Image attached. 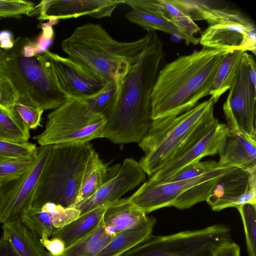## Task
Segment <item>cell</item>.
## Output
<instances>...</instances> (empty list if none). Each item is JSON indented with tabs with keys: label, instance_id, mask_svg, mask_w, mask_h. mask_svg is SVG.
Masks as SVG:
<instances>
[{
	"label": "cell",
	"instance_id": "cell-19",
	"mask_svg": "<svg viewBox=\"0 0 256 256\" xmlns=\"http://www.w3.org/2000/svg\"><path fill=\"white\" fill-rule=\"evenodd\" d=\"M156 222L153 216L140 224L116 233L95 256H121L152 235Z\"/></svg>",
	"mask_w": 256,
	"mask_h": 256
},
{
	"label": "cell",
	"instance_id": "cell-34",
	"mask_svg": "<svg viewBox=\"0 0 256 256\" xmlns=\"http://www.w3.org/2000/svg\"><path fill=\"white\" fill-rule=\"evenodd\" d=\"M223 167L226 166H220L218 162L216 160L198 162L185 167L165 182L181 181L193 178Z\"/></svg>",
	"mask_w": 256,
	"mask_h": 256
},
{
	"label": "cell",
	"instance_id": "cell-41",
	"mask_svg": "<svg viewBox=\"0 0 256 256\" xmlns=\"http://www.w3.org/2000/svg\"><path fill=\"white\" fill-rule=\"evenodd\" d=\"M212 256H241L240 248L232 240L220 246Z\"/></svg>",
	"mask_w": 256,
	"mask_h": 256
},
{
	"label": "cell",
	"instance_id": "cell-18",
	"mask_svg": "<svg viewBox=\"0 0 256 256\" xmlns=\"http://www.w3.org/2000/svg\"><path fill=\"white\" fill-rule=\"evenodd\" d=\"M222 166L236 167L245 170L256 168V141L240 134H230L218 154Z\"/></svg>",
	"mask_w": 256,
	"mask_h": 256
},
{
	"label": "cell",
	"instance_id": "cell-3",
	"mask_svg": "<svg viewBox=\"0 0 256 256\" xmlns=\"http://www.w3.org/2000/svg\"><path fill=\"white\" fill-rule=\"evenodd\" d=\"M148 38L132 42L114 39L100 24L78 26L61 46L68 57L90 73L120 86L139 60Z\"/></svg>",
	"mask_w": 256,
	"mask_h": 256
},
{
	"label": "cell",
	"instance_id": "cell-37",
	"mask_svg": "<svg viewBox=\"0 0 256 256\" xmlns=\"http://www.w3.org/2000/svg\"><path fill=\"white\" fill-rule=\"evenodd\" d=\"M33 2L25 0H0V18L29 15L34 11Z\"/></svg>",
	"mask_w": 256,
	"mask_h": 256
},
{
	"label": "cell",
	"instance_id": "cell-4",
	"mask_svg": "<svg viewBox=\"0 0 256 256\" xmlns=\"http://www.w3.org/2000/svg\"><path fill=\"white\" fill-rule=\"evenodd\" d=\"M100 160L90 142L52 145L32 206L52 202L72 207L84 180Z\"/></svg>",
	"mask_w": 256,
	"mask_h": 256
},
{
	"label": "cell",
	"instance_id": "cell-8",
	"mask_svg": "<svg viewBox=\"0 0 256 256\" xmlns=\"http://www.w3.org/2000/svg\"><path fill=\"white\" fill-rule=\"evenodd\" d=\"M66 98L48 114L44 130L34 137L38 143L42 146L104 138L106 118L96 112L86 98Z\"/></svg>",
	"mask_w": 256,
	"mask_h": 256
},
{
	"label": "cell",
	"instance_id": "cell-33",
	"mask_svg": "<svg viewBox=\"0 0 256 256\" xmlns=\"http://www.w3.org/2000/svg\"><path fill=\"white\" fill-rule=\"evenodd\" d=\"M12 110L20 116L29 129H36L42 126V116L44 110L30 100L18 96Z\"/></svg>",
	"mask_w": 256,
	"mask_h": 256
},
{
	"label": "cell",
	"instance_id": "cell-10",
	"mask_svg": "<svg viewBox=\"0 0 256 256\" xmlns=\"http://www.w3.org/2000/svg\"><path fill=\"white\" fill-rule=\"evenodd\" d=\"M52 145L38 148L30 166L17 178L0 185V223L21 220L32 206Z\"/></svg>",
	"mask_w": 256,
	"mask_h": 256
},
{
	"label": "cell",
	"instance_id": "cell-43",
	"mask_svg": "<svg viewBox=\"0 0 256 256\" xmlns=\"http://www.w3.org/2000/svg\"><path fill=\"white\" fill-rule=\"evenodd\" d=\"M249 74L251 82L256 86V64L252 56L248 54Z\"/></svg>",
	"mask_w": 256,
	"mask_h": 256
},
{
	"label": "cell",
	"instance_id": "cell-12",
	"mask_svg": "<svg viewBox=\"0 0 256 256\" xmlns=\"http://www.w3.org/2000/svg\"><path fill=\"white\" fill-rule=\"evenodd\" d=\"M44 64L54 83L66 98H86L96 96L108 82L90 73L68 57L46 50Z\"/></svg>",
	"mask_w": 256,
	"mask_h": 256
},
{
	"label": "cell",
	"instance_id": "cell-35",
	"mask_svg": "<svg viewBox=\"0 0 256 256\" xmlns=\"http://www.w3.org/2000/svg\"><path fill=\"white\" fill-rule=\"evenodd\" d=\"M41 206L50 215L56 230L71 222L80 216V212L73 207L64 208L52 202L46 203Z\"/></svg>",
	"mask_w": 256,
	"mask_h": 256
},
{
	"label": "cell",
	"instance_id": "cell-24",
	"mask_svg": "<svg viewBox=\"0 0 256 256\" xmlns=\"http://www.w3.org/2000/svg\"><path fill=\"white\" fill-rule=\"evenodd\" d=\"M244 52L241 50L230 51L222 60L209 93L214 104L232 86Z\"/></svg>",
	"mask_w": 256,
	"mask_h": 256
},
{
	"label": "cell",
	"instance_id": "cell-9",
	"mask_svg": "<svg viewBox=\"0 0 256 256\" xmlns=\"http://www.w3.org/2000/svg\"><path fill=\"white\" fill-rule=\"evenodd\" d=\"M232 240L230 226L218 224L169 235H151L121 256H212Z\"/></svg>",
	"mask_w": 256,
	"mask_h": 256
},
{
	"label": "cell",
	"instance_id": "cell-38",
	"mask_svg": "<svg viewBox=\"0 0 256 256\" xmlns=\"http://www.w3.org/2000/svg\"><path fill=\"white\" fill-rule=\"evenodd\" d=\"M124 4L132 9L140 10L160 16L172 23L161 0H124Z\"/></svg>",
	"mask_w": 256,
	"mask_h": 256
},
{
	"label": "cell",
	"instance_id": "cell-39",
	"mask_svg": "<svg viewBox=\"0 0 256 256\" xmlns=\"http://www.w3.org/2000/svg\"><path fill=\"white\" fill-rule=\"evenodd\" d=\"M18 94L10 82L0 76V108L12 112Z\"/></svg>",
	"mask_w": 256,
	"mask_h": 256
},
{
	"label": "cell",
	"instance_id": "cell-11",
	"mask_svg": "<svg viewBox=\"0 0 256 256\" xmlns=\"http://www.w3.org/2000/svg\"><path fill=\"white\" fill-rule=\"evenodd\" d=\"M248 54L244 52L223 111L230 134L256 141V86L249 74Z\"/></svg>",
	"mask_w": 256,
	"mask_h": 256
},
{
	"label": "cell",
	"instance_id": "cell-23",
	"mask_svg": "<svg viewBox=\"0 0 256 256\" xmlns=\"http://www.w3.org/2000/svg\"><path fill=\"white\" fill-rule=\"evenodd\" d=\"M112 237L106 232L102 217L92 230L66 247L62 254L54 256L46 251L44 256H95L109 242Z\"/></svg>",
	"mask_w": 256,
	"mask_h": 256
},
{
	"label": "cell",
	"instance_id": "cell-42",
	"mask_svg": "<svg viewBox=\"0 0 256 256\" xmlns=\"http://www.w3.org/2000/svg\"><path fill=\"white\" fill-rule=\"evenodd\" d=\"M0 256H21L9 240L1 236L0 238Z\"/></svg>",
	"mask_w": 256,
	"mask_h": 256
},
{
	"label": "cell",
	"instance_id": "cell-27",
	"mask_svg": "<svg viewBox=\"0 0 256 256\" xmlns=\"http://www.w3.org/2000/svg\"><path fill=\"white\" fill-rule=\"evenodd\" d=\"M100 160L84 180L78 194L76 203L87 199L117 173L120 164L110 166Z\"/></svg>",
	"mask_w": 256,
	"mask_h": 256
},
{
	"label": "cell",
	"instance_id": "cell-21",
	"mask_svg": "<svg viewBox=\"0 0 256 256\" xmlns=\"http://www.w3.org/2000/svg\"><path fill=\"white\" fill-rule=\"evenodd\" d=\"M2 236L12 244L21 256H44L46 250L40 238L21 220L3 224Z\"/></svg>",
	"mask_w": 256,
	"mask_h": 256
},
{
	"label": "cell",
	"instance_id": "cell-25",
	"mask_svg": "<svg viewBox=\"0 0 256 256\" xmlns=\"http://www.w3.org/2000/svg\"><path fill=\"white\" fill-rule=\"evenodd\" d=\"M29 128L14 111L12 112L0 108V140L25 142L30 138Z\"/></svg>",
	"mask_w": 256,
	"mask_h": 256
},
{
	"label": "cell",
	"instance_id": "cell-7",
	"mask_svg": "<svg viewBox=\"0 0 256 256\" xmlns=\"http://www.w3.org/2000/svg\"><path fill=\"white\" fill-rule=\"evenodd\" d=\"M205 1L179 0L180 9L194 20L208 24L199 42L203 47L232 51H250L256 55V30L254 22L237 10L214 8Z\"/></svg>",
	"mask_w": 256,
	"mask_h": 256
},
{
	"label": "cell",
	"instance_id": "cell-15",
	"mask_svg": "<svg viewBox=\"0 0 256 256\" xmlns=\"http://www.w3.org/2000/svg\"><path fill=\"white\" fill-rule=\"evenodd\" d=\"M206 202L214 211L256 204V168H232L221 176Z\"/></svg>",
	"mask_w": 256,
	"mask_h": 256
},
{
	"label": "cell",
	"instance_id": "cell-14",
	"mask_svg": "<svg viewBox=\"0 0 256 256\" xmlns=\"http://www.w3.org/2000/svg\"><path fill=\"white\" fill-rule=\"evenodd\" d=\"M232 168L223 167L202 176L184 180L161 183L144 182L129 199L136 207L146 214L172 206L177 198L192 187L222 175Z\"/></svg>",
	"mask_w": 256,
	"mask_h": 256
},
{
	"label": "cell",
	"instance_id": "cell-26",
	"mask_svg": "<svg viewBox=\"0 0 256 256\" xmlns=\"http://www.w3.org/2000/svg\"><path fill=\"white\" fill-rule=\"evenodd\" d=\"M169 15L170 20L178 28L181 38L186 44L199 43V38L195 36L202 33L200 28L191 18L174 5L170 0H161Z\"/></svg>",
	"mask_w": 256,
	"mask_h": 256
},
{
	"label": "cell",
	"instance_id": "cell-36",
	"mask_svg": "<svg viewBox=\"0 0 256 256\" xmlns=\"http://www.w3.org/2000/svg\"><path fill=\"white\" fill-rule=\"evenodd\" d=\"M35 157L32 159L13 160L0 162V185L22 175L30 166Z\"/></svg>",
	"mask_w": 256,
	"mask_h": 256
},
{
	"label": "cell",
	"instance_id": "cell-1",
	"mask_svg": "<svg viewBox=\"0 0 256 256\" xmlns=\"http://www.w3.org/2000/svg\"><path fill=\"white\" fill-rule=\"evenodd\" d=\"M136 64L124 80L106 116L104 138L116 144L139 142L152 122L151 95L164 58V44L156 32Z\"/></svg>",
	"mask_w": 256,
	"mask_h": 256
},
{
	"label": "cell",
	"instance_id": "cell-2",
	"mask_svg": "<svg viewBox=\"0 0 256 256\" xmlns=\"http://www.w3.org/2000/svg\"><path fill=\"white\" fill-rule=\"evenodd\" d=\"M228 52L203 47L162 67L151 95L152 120L181 114L209 95L216 71Z\"/></svg>",
	"mask_w": 256,
	"mask_h": 256
},
{
	"label": "cell",
	"instance_id": "cell-30",
	"mask_svg": "<svg viewBox=\"0 0 256 256\" xmlns=\"http://www.w3.org/2000/svg\"><path fill=\"white\" fill-rule=\"evenodd\" d=\"M224 174L190 188L180 196L172 206L178 209L184 210L198 202L206 201L214 187Z\"/></svg>",
	"mask_w": 256,
	"mask_h": 256
},
{
	"label": "cell",
	"instance_id": "cell-29",
	"mask_svg": "<svg viewBox=\"0 0 256 256\" xmlns=\"http://www.w3.org/2000/svg\"><path fill=\"white\" fill-rule=\"evenodd\" d=\"M21 220L40 238L44 234L51 238L56 230L50 215L42 206H32Z\"/></svg>",
	"mask_w": 256,
	"mask_h": 256
},
{
	"label": "cell",
	"instance_id": "cell-16",
	"mask_svg": "<svg viewBox=\"0 0 256 256\" xmlns=\"http://www.w3.org/2000/svg\"><path fill=\"white\" fill-rule=\"evenodd\" d=\"M146 178V172L139 162L133 158H126L113 178L91 196L76 203L72 207L78 210L82 215L95 208L110 205L144 182Z\"/></svg>",
	"mask_w": 256,
	"mask_h": 256
},
{
	"label": "cell",
	"instance_id": "cell-17",
	"mask_svg": "<svg viewBox=\"0 0 256 256\" xmlns=\"http://www.w3.org/2000/svg\"><path fill=\"white\" fill-rule=\"evenodd\" d=\"M124 0H43L34 6L38 20H58L88 16L93 18L110 17Z\"/></svg>",
	"mask_w": 256,
	"mask_h": 256
},
{
	"label": "cell",
	"instance_id": "cell-32",
	"mask_svg": "<svg viewBox=\"0 0 256 256\" xmlns=\"http://www.w3.org/2000/svg\"><path fill=\"white\" fill-rule=\"evenodd\" d=\"M38 148L28 142H14L0 140V163L13 160L34 158Z\"/></svg>",
	"mask_w": 256,
	"mask_h": 256
},
{
	"label": "cell",
	"instance_id": "cell-5",
	"mask_svg": "<svg viewBox=\"0 0 256 256\" xmlns=\"http://www.w3.org/2000/svg\"><path fill=\"white\" fill-rule=\"evenodd\" d=\"M214 103L204 101L176 116L152 120L138 146L144 152L139 164L150 176L178 154L195 136L214 121Z\"/></svg>",
	"mask_w": 256,
	"mask_h": 256
},
{
	"label": "cell",
	"instance_id": "cell-28",
	"mask_svg": "<svg viewBox=\"0 0 256 256\" xmlns=\"http://www.w3.org/2000/svg\"><path fill=\"white\" fill-rule=\"evenodd\" d=\"M130 22L138 24L147 32L160 30L170 34L180 35L177 28L164 18L138 9H132L126 14Z\"/></svg>",
	"mask_w": 256,
	"mask_h": 256
},
{
	"label": "cell",
	"instance_id": "cell-20",
	"mask_svg": "<svg viewBox=\"0 0 256 256\" xmlns=\"http://www.w3.org/2000/svg\"><path fill=\"white\" fill-rule=\"evenodd\" d=\"M148 218L146 214L134 206L128 198L110 204L102 216L105 226L113 228L116 234L136 227Z\"/></svg>",
	"mask_w": 256,
	"mask_h": 256
},
{
	"label": "cell",
	"instance_id": "cell-31",
	"mask_svg": "<svg viewBox=\"0 0 256 256\" xmlns=\"http://www.w3.org/2000/svg\"><path fill=\"white\" fill-rule=\"evenodd\" d=\"M242 222L248 256H256V204L236 206Z\"/></svg>",
	"mask_w": 256,
	"mask_h": 256
},
{
	"label": "cell",
	"instance_id": "cell-22",
	"mask_svg": "<svg viewBox=\"0 0 256 256\" xmlns=\"http://www.w3.org/2000/svg\"><path fill=\"white\" fill-rule=\"evenodd\" d=\"M108 206H101L80 215L71 222L57 229L52 236L62 240L66 248L92 230L102 219Z\"/></svg>",
	"mask_w": 256,
	"mask_h": 256
},
{
	"label": "cell",
	"instance_id": "cell-40",
	"mask_svg": "<svg viewBox=\"0 0 256 256\" xmlns=\"http://www.w3.org/2000/svg\"><path fill=\"white\" fill-rule=\"evenodd\" d=\"M40 241L46 251L54 256L62 254L66 248L63 241L57 237L50 238L46 234H44L40 238Z\"/></svg>",
	"mask_w": 256,
	"mask_h": 256
},
{
	"label": "cell",
	"instance_id": "cell-13",
	"mask_svg": "<svg viewBox=\"0 0 256 256\" xmlns=\"http://www.w3.org/2000/svg\"><path fill=\"white\" fill-rule=\"evenodd\" d=\"M230 134L227 125L216 118L201 130L182 152L152 175L148 180L165 182L188 166L200 162L202 158L219 154Z\"/></svg>",
	"mask_w": 256,
	"mask_h": 256
},
{
	"label": "cell",
	"instance_id": "cell-6",
	"mask_svg": "<svg viewBox=\"0 0 256 256\" xmlns=\"http://www.w3.org/2000/svg\"><path fill=\"white\" fill-rule=\"evenodd\" d=\"M29 40L18 38L8 48H0V76L7 79L19 96L44 111L55 110L66 100Z\"/></svg>",
	"mask_w": 256,
	"mask_h": 256
}]
</instances>
